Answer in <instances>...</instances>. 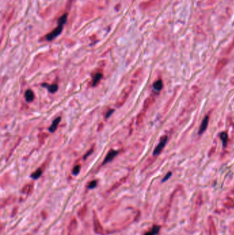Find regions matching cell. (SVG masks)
Returning <instances> with one entry per match:
<instances>
[{
  "mask_svg": "<svg viewBox=\"0 0 234 235\" xmlns=\"http://www.w3.org/2000/svg\"><path fill=\"white\" fill-rule=\"evenodd\" d=\"M67 13H65V14L62 15V16L59 18V19H58V24L57 27H56L54 30H52L51 33L48 34V35L45 36V40L52 41L53 39H55L56 37H58V36L61 33L63 28V26L65 24L66 22H67Z\"/></svg>",
  "mask_w": 234,
  "mask_h": 235,
  "instance_id": "1",
  "label": "cell"
},
{
  "mask_svg": "<svg viewBox=\"0 0 234 235\" xmlns=\"http://www.w3.org/2000/svg\"><path fill=\"white\" fill-rule=\"evenodd\" d=\"M133 87L134 84H130L128 85V86H126V88L122 91L120 96H119L118 100H117L116 104L117 107H122V106L125 103V102L126 101V100H127L128 96H129L130 94H131L132 91L133 90Z\"/></svg>",
  "mask_w": 234,
  "mask_h": 235,
  "instance_id": "2",
  "label": "cell"
},
{
  "mask_svg": "<svg viewBox=\"0 0 234 235\" xmlns=\"http://www.w3.org/2000/svg\"><path fill=\"white\" fill-rule=\"evenodd\" d=\"M168 142V136H163L161 138V140H160L159 143L158 144V145L156 146L155 149L153 151V156H157L161 153V151H163V149H164V147H165L166 143Z\"/></svg>",
  "mask_w": 234,
  "mask_h": 235,
  "instance_id": "3",
  "label": "cell"
},
{
  "mask_svg": "<svg viewBox=\"0 0 234 235\" xmlns=\"http://www.w3.org/2000/svg\"><path fill=\"white\" fill-rule=\"evenodd\" d=\"M93 226H94V230L97 234H104V229L102 225H101L99 219H98L97 216L95 214L93 217Z\"/></svg>",
  "mask_w": 234,
  "mask_h": 235,
  "instance_id": "4",
  "label": "cell"
},
{
  "mask_svg": "<svg viewBox=\"0 0 234 235\" xmlns=\"http://www.w3.org/2000/svg\"><path fill=\"white\" fill-rule=\"evenodd\" d=\"M119 153H120V151L118 150H113V149L111 150L108 153H107V155H106L105 160H103V162L102 164L104 165V164H107V163L111 162V161H112L113 159L116 158L117 155H118Z\"/></svg>",
  "mask_w": 234,
  "mask_h": 235,
  "instance_id": "5",
  "label": "cell"
},
{
  "mask_svg": "<svg viewBox=\"0 0 234 235\" xmlns=\"http://www.w3.org/2000/svg\"><path fill=\"white\" fill-rule=\"evenodd\" d=\"M227 62H228L227 59H226V58H222V59L219 60V61L217 63L216 68H215V74H218L221 72V70L223 69L224 66L226 65Z\"/></svg>",
  "mask_w": 234,
  "mask_h": 235,
  "instance_id": "6",
  "label": "cell"
},
{
  "mask_svg": "<svg viewBox=\"0 0 234 235\" xmlns=\"http://www.w3.org/2000/svg\"><path fill=\"white\" fill-rule=\"evenodd\" d=\"M208 123H209V116L207 115V116H205V118L203 119V122L201 123V127H200L199 131V135H201V134H203V133L205 131V130H206L207 128V126H208Z\"/></svg>",
  "mask_w": 234,
  "mask_h": 235,
  "instance_id": "7",
  "label": "cell"
},
{
  "mask_svg": "<svg viewBox=\"0 0 234 235\" xmlns=\"http://www.w3.org/2000/svg\"><path fill=\"white\" fill-rule=\"evenodd\" d=\"M77 221L75 218H73L70 221V223H69V227H68V234L67 235H73V232H75V229L77 228Z\"/></svg>",
  "mask_w": 234,
  "mask_h": 235,
  "instance_id": "8",
  "label": "cell"
},
{
  "mask_svg": "<svg viewBox=\"0 0 234 235\" xmlns=\"http://www.w3.org/2000/svg\"><path fill=\"white\" fill-rule=\"evenodd\" d=\"M60 121H61V117H57L55 120H54L53 121L52 124H51V126L49 127V131L50 133H54L56 131V129H57L58 124H59V123L60 122Z\"/></svg>",
  "mask_w": 234,
  "mask_h": 235,
  "instance_id": "9",
  "label": "cell"
},
{
  "mask_svg": "<svg viewBox=\"0 0 234 235\" xmlns=\"http://www.w3.org/2000/svg\"><path fill=\"white\" fill-rule=\"evenodd\" d=\"M154 101V98L153 96H150V97H148V98H146V100H145L144 103H143V111H147V109L150 107V106L153 103V102Z\"/></svg>",
  "mask_w": 234,
  "mask_h": 235,
  "instance_id": "10",
  "label": "cell"
},
{
  "mask_svg": "<svg viewBox=\"0 0 234 235\" xmlns=\"http://www.w3.org/2000/svg\"><path fill=\"white\" fill-rule=\"evenodd\" d=\"M43 87H45V88H46L48 89L49 92L50 93H55L56 92H57L58 89V86L57 84H52V85H48L47 84V83H43V84H41Z\"/></svg>",
  "mask_w": 234,
  "mask_h": 235,
  "instance_id": "11",
  "label": "cell"
},
{
  "mask_svg": "<svg viewBox=\"0 0 234 235\" xmlns=\"http://www.w3.org/2000/svg\"><path fill=\"white\" fill-rule=\"evenodd\" d=\"M24 97H25V99L28 103H31L35 99V94H34V92L31 90H28L25 92Z\"/></svg>",
  "mask_w": 234,
  "mask_h": 235,
  "instance_id": "12",
  "label": "cell"
},
{
  "mask_svg": "<svg viewBox=\"0 0 234 235\" xmlns=\"http://www.w3.org/2000/svg\"><path fill=\"white\" fill-rule=\"evenodd\" d=\"M103 74L102 72H97L94 75L93 79V82H92V86L96 87L98 83L100 82L101 79H102Z\"/></svg>",
  "mask_w": 234,
  "mask_h": 235,
  "instance_id": "13",
  "label": "cell"
},
{
  "mask_svg": "<svg viewBox=\"0 0 234 235\" xmlns=\"http://www.w3.org/2000/svg\"><path fill=\"white\" fill-rule=\"evenodd\" d=\"M126 179H127V177H124L122 178V179H121L120 181H118V182H116V184H115L111 188V189H109L108 192L110 193V192H112V191L116 190V189H117L118 188L120 187L121 185L123 184L126 181Z\"/></svg>",
  "mask_w": 234,
  "mask_h": 235,
  "instance_id": "14",
  "label": "cell"
},
{
  "mask_svg": "<svg viewBox=\"0 0 234 235\" xmlns=\"http://www.w3.org/2000/svg\"><path fill=\"white\" fill-rule=\"evenodd\" d=\"M33 189V184H28L25 185L22 188V193L26 195H30L32 193Z\"/></svg>",
  "mask_w": 234,
  "mask_h": 235,
  "instance_id": "15",
  "label": "cell"
},
{
  "mask_svg": "<svg viewBox=\"0 0 234 235\" xmlns=\"http://www.w3.org/2000/svg\"><path fill=\"white\" fill-rule=\"evenodd\" d=\"M43 168H39L38 169H37L35 170V172H34L33 173L31 174V175H30V177H31L33 179H37L38 178H39L41 177V175H42L43 173Z\"/></svg>",
  "mask_w": 234,
  "mask_h": 235,
  "instance_id": "16",
  "label": "cell"
},
{
  "mask_svg": "<svg viewBox=\"0 0 234 235\" xmlns=\"http://www.w3.org/2000/svg\"><path fill=\"white\" fill-rule=\"evenodd\" d=\"M145 114H146V111L142 110L140 113H139L138 115H137V126H139V125H141L143 123V120H144V117H145Z\"/></svg>",
  "mask_w": 234,
  "mask_h": 235,
  "instance_id": "17",
  "label": "cell"
},
{
  "mask_svg": "<svg viewBox=\"0 0 234 235\" xmlns=\"http://www.w3.org/2000/svg\"><path fill=\"white\" fill-rule=\"evenodd\" d=\"M163 88V82L161 80H157L153 83V89L156 92H160Z\"/></svg>",
  "mask_w": 234,
  "mask_h": 235,
  "instance_id": "18",
  "label": "cell"
},
{
  "mask_svg": "<svg viewBox=\"0 0 234 235\" xmlns=\"http://www.w3.org/2000/svg\"><path fill=\"white\" fill-rule=\"evenodd\" d=\"M87 212V206L85 205V206H83V207L81 208L80 209L78 210V217H80L81 219H84V217H85V215H86Z\"/></svg>",
  "mask_w": 234,
  "mask_h": 235,
  "instance_id": "19",
  "label": "cell"
},
{
  "mask_svg": "<svg viewBox=\"0 0 234 235\" xmlns=\"http://www.w3.org/2000/svg\"><path fill=\"white\" fill-rule=\"evenodd\" d=\"M220 139H221L222 142V145H223V147H225L226 146V144H227V142H228V135L226 134V133H225V132L220 133Z\"/></svg>",
  "mask_w": 234,
  "mask_h": 235,
  "instance_id": "20",
  "label": "cell"
},
{
  "mask_svg": "<svg viewBox=\"0 0 234 235\" xmlns=\"http://www.w3.org/2000/svg\"><path fill=\"white\" fill-rule=\"evenodd\" d=\"M160 230V227L158 226V225H154L152 227V230H151L150 232H146L144 235H155L156 234H158V232H159Z\"/></svg>",
  "mask_w": 234,
  "mask_h": 235,
  "instance_id": "21",
  "label": "cell"
},
{
  "mask_svg": "<svg viewBox=\"0 0 234 235\" xmlns=\"http://www.w3.org/2000/svg\"><path fill=\"white\" fill-rule=\"evenodd\" d=\"M80 164H78V165H75L74 167H73L72 170V174L74 175H77L79 173L80 170Z\"/></svg>",
  "mask_w": 234,
  "mask_h": 235,
  "instance_id": "22",
  "label": "cell"
},
{
  "mask_svg": "<svg viewBox=\"0 0 234 235\" xmlns=\"http://www.w3.org/2000/svg\"><path fill=\"white\" fill-rule=\"evenodd\" d=\"M98 184V182L96 180H93V181H90L89 184L88 185V188L89 189H92V188H94L96 187V186Z\"/></svg>",
  "mask_w": 234,
  "mask_h": 235,
  "instance_id": "23",
  "label": "cell"
},
{
  "mask_svg": "<svg viewBox=\"0 0 234 235\" xmlns=\"http://www.w3.org/2000/svg\"><path fill=\"white\" fill-rule=\"evenodd\" d=\"M114 112V109H109V110L107 111V113H106V115H105V117H106V119H108L109 117L111 116V115L113 114V113Z\"/></svg>",
  "mask_w": 234,
  "mask_h": 235,
  "instance_id": "24",
  "label": "cell"
},
{
  "mask_svg": "<svg viewBox=\"0 0 234 235\" xmlns=\"http://www.w3.org/2000/svg\"><path fill=\"white\" fill-rule=\"evenodd\" d=\"M93 147H92L91 149L89 151H88L87 153L86 154L84 155V157H83V159H84V160H85V159H86L87 158L89 155H90L92 153H93Z\"/></svg>",
  "mask_w": 234,
  "mask_h": 235,
  "instance_id": "25",
  "label": "cell"
},
{
  "mask_svg": "<svg viewBox=\"0 0 234 235\" xmlns=\"http://www.w3.org/2000/svg\"><path fill=\"white\" fill-rule=\"evenodd\" d=\"M171 175H172L171 172H169V173H168L167 174H166V175L165 176V177H164L163 180H162V181H165L166 180H168L170 177H171Z\"/></svg>",
  "mask_w": 234,
  "mask_h": 235,
  "instance_id": "26",
  "label": "cell"
}]
</instances>
